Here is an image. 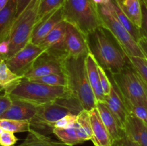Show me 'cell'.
<instances>
[{
  "label": "cell",
  "instance_id": "cell-1",
  "mask_svg": "<svg viewBox=\"0 0 147 146\" xmlns=\"http://www.w3.org/2000/svg\"><path fill=\"white\" fill-rule=\"evenodd\" d=\"M90 52L106 71L114 74L130 63L129 58L111 34L103 27L88 37Z\"/></svg>",
  "mask_w": 147,
  "mask_h": 146
},
{
  "label": "cell",
  "instance_id": "cell-2",
  "mask_svg": "<svg viewBox=\"0 0 147 146\" xmlns=\"http://www.w3.org/2000/svg\"><path fill=\"white\" fill-rule=\"evenodd\" d=\"M86 56L73 57L67 55L62 59L61 64L67 87L79 100L83 110L90 111L96 107L97 100L88 77Z\"/></svg>",
  "mask_w": 147,
  "mask_h": 146
},
{
  "label": "cell",
  "instance_id": "cell-3",
  "mask_svg": "<svg viewBox=\"0 0 147 146\" xmlns=\"http://www.w3.org/2000/svg\"><path fill=\"white\" fill-rule=\"evenodd\" d=\"M83 110L80 102L75 97H60L38 106L37 113L30 120L31 129L44 135L53 133L57 120L67 115H78Z\"/></svg>",
  "mask_w": 147,
  "mask_h": 146
},
{
  "label": "cell",
  "instance_id": "cell-4",
  "mask_svg": "<svg viewBox=\"0 0 147 146\" xmlns=\"http://www.w3.org/2000/svg\"><path fill=\"white\" fill-rule=\"evenodd\" d=\"M4 94L9 96L11 99L22 100L38 106L60 97H74L66 86L53 87L36 82L24 77L17 84L4 92Z\"/></svg>",
  "mask_w": 147,
  "mask_h": 146
},
{
  "label": "cell",
  "instance_id": "cell-5",
  "mask_svg": "<svg viewBox=\"0 0 147 146\" xmlns=\"http://www.w3.org/2000/svg\"><path fill=\"white\" fill-rule=\"evenodd\" d=\"M62 11L65 21L87 37L102 27L98 6L93 0H65Z\"/></svg>",
  "mask_w": 147,
  "mask_h": 146
},
{
  "label": "cell",
  "instance_id": "cell-6",
  "mask_svg": "<svg viewBox=\"0 0 147 146\" xmlns=\"http://www.w3.org/2000/svg\"><path fill=\"white\" fill-rule=\"evenodd\" d=\"M98 6L102 27L111 34L126 55L129 57H145L137 42L117 19L110 3L107 5Z\"/></svg>",
  "mask_w": 147,
  "mask_h": 146
},
{
  "label": "cell",
  "instance_id": "cell-7",
  "mask_svg": "<svg viewBox=\"0 0 147 146\" xmlns=\"http://www.w3.org/2000/svg\"><path fill=\"white\" fill-rule=\"evenodd\" d=\"M111 76L120 90L126 107L138 104L147 106V87L131 62L121 71Z\"/></svg>",
  "mask_w": 147,
  "mask_h": 146
},
{
  "label": "cell",
  "instance_id": "cell-8",
  "mask_svg": "<svg viewBox=\"0 0 147 146\" xmlns=\"http://www.w3.org/2000/svg\"><path fill=\"white\" fill-rule=\"evenodd\" d=\"M40 2V0H32L16 19L9 38V53L8 58L30 42L32 33L37 23Z\"/></svg>",
  "mask_w": 147,
  "mask_h": 146
},
{
  "label": "cell",
  "instance_id": "cell-9",
  "mask_svg": "<svg viewBox=\"0 0 147 146\" xmlns=\"http://www.w3.org/2000/svg\"><path fill=\"white\" fill-rule=\"evenodd\" d=\"M46 52L42 46L29 42L25 47L5 60L11 71L24 77L36 60Z\"/></svg>",
  "mask_w": 147,
  "mask_h": 146
},
{
  "label": "cell",
  "instance_id": "cell-10",
  "mask_svg": "<svg viewBox=\"0 0 147 146\" xmlns=\"http://www.w3.org/2000/svg\"><path fill=\"white\" fill-rule=\"evenodd\" d=\"M66 24L65 20L58 23L40 44L47 53L60 60L67 55L65 49Z\"/></svg>",
  "mask_w": 147,
  "mask_h": 146
},
{
  "label": "cell",
  "instance_id": "cell-11",
  "mask_svg": "<svg viewBox=\"0 0 147 146\" xmlns=\"http://www.w3.org/2000/svg\"><path fill=\"white\" fill-rule=\"evenodd\" d=\"M65 49L67 55L73 57L86 56L90 52L87 36L67 22L66 24Z\"/></svg>",
  "mask_w": 147,
  "mask_h": 146
},
{
  "label": "cell",
  "instance_id": "cell-12",
  "mask_svg": "<svg viewBox=\"0 0 147 146\" xmlns=\"http://www.w3.org/2000/svg\"><path fill=\"white\" fill-rule=\"evenodd\" d=\"M61 60L45 52L36 60L24 77L32 80L50 74H63Z\"/></svg>",
  "mask_w": 147,
  "mask_h": 146
},
{
  "label": "cell",
  "instance_id": "cell-13",
  "mask_svg": "<svg viewBox=\"0 0 147 146\" xmlns=\"http://www.w3.org/2000/svg\"><path fill=\"white\" fill-rule=\"evenodd\" d=\"M110 79L111 81V88L110 93L105 97L104 102L106 103L111 113L114 115L124 130L125 123L127 120L128 115H129V112L126 105L124 99L111 76Z\"/></svg>",
  "mask_w": 147,
  "mask_h": 146
},
{
  "label": "cell",
  "instance_id": "cell-14",
  "mask_svg": "<svg viewBox=\"0 0 147 146\" xmlns=\"http://www.w3.org/2000/svg\"><path fill=\"white\" fill-rule=\"evenodd\" d=\"M9 108L0 117V119L16 120H31L36 115L38 105L19 99H11Z\"/></svg>",
  "mask_w": 147,
  "mask_h": 146
},
{
  "label": "cell",
  "instance_id": "cell-15",
  "mask_svg": "<svg viewBox=\"0 0 147 146\" xmlns=\"http://www.w3.org/2000/svg\"><path fill=\"white\" fill-rule=\"evenodd\" d=\"M62 7L36 24L32 33L30 42L40 45L58 23L64 20Z\"/></svg>",
  "mask_w": 147,
  "mask_h": 146
},
{
  "label": "cell",
  "instance_id": "cell-16",
  "mask_svg": "<svg viewBox=\"0 0 147 146\" xmlns=\"http://www.w3.org/2000/svg\"><path fill=\"white\" fill-rule=\"evenodd\" d=\"M88 112L93 134L90 140L95 146H111V138L97 107H95Z\"/></svg>",
  "mask_w": 147,
  "mask_h": 146
},
{
  "label": "cell",
  "instance_id": "cell-17",
  "mask_svg": "<svg viewBox=\"0 0 147 146\" xmlns=\"http://www.w3.org/2000/svg\"><path fill=\"white\" fill-rule=\"evenodd\" d=\"M53 133L57 136L60 141L70 146L91 140V137L83 130L78 120L73 127L69 128H54Z\"/></svg>",
  "mask_w": 147,
  "mask_h": 146
},
{
  "label": "cell",
  "instance_id": "cell-18",
  "mask_svg": "<svg viewBox=\"0 0 147 146\" xmlns=\"http://www.w3.org/2000/svg\"><path fill=\"white\" fill-rule=\"evenodd\" d=\"M96 107L100 113V117L108 132L109 133L112 143L116 140L121 138L125 135L124 130L114 115L109 110L106 103L103 102H97Z\"/></svg>",
  "mask_w": 147,
  "mask_h": 146
},
{
  "label": "cell",
  "instance_id": "cell-19",
  "mask_svg": "<svg viewBox=\"0 0 147 146\" xmlns=\"http://www.w3.org/2000/svg\"><path fill=\"white\" fill-rule=\"evenodd\" d=\"M17 0H9L6 7L0 11V42L8 40L17 19Z\"/></svg>",
  "mask_w": 147,
  "mask_h": 146
},
{
  "label": "cell",
  "instance_id": "cell-20",
  "mask_svg": "<svg viewBox=\"0 0 147 146\" xmlns=\"http://www.w3.org/2000/svg\"><path fill=\"white\" fill-rule=\"evenodd\" d=\"M124 132L139 146H147V124L133 114L128 115Z\"/></svg>",
  "mask_w": 147,
  "mask_h": 146
},
{
  "label": "cell",
  "instance_id": "cell-21",
  "mask_svg": "<svg viewBox=\"0 0 147 146\" xmlns=\"http://www.w3.org/2000/svg\"><path fill=\"white\" fill-rule=\"evenodd\" d=\"M86 69H87L88 77L89 83H90L91 88L94 93L97 102H105V96L100 84V76H99L98 70L97 60L95 58L94 55L90 52L86 56Z\"/></svg>",
  "mask_w": 147,
  "mask_h": 146
},
{
  "label": "cell",
  "instance_id": "cell-22",
  "mask_svg": "<svg viewBox=\"0 0 147 146\" xmlns=\"http://www.w3.org/2000/svg\"><path fill=\"white\" fill-rule=\"evenodd\" d=\"M17 146H70L61 141L53 140L45 135L30 129L24 141Z\"/></svg>",
  "mask_w": 147,
  "mask_h": 146
},
{
  "label": "cell",
  "instance_id": "cell-23",
  "mask_svg": "<svg viewBox=\"0 0 147 146\" xmlns=\"http://www.w3.org/2000/svg\"><path fill=\"white\" fill-rule=\"evenodd\" d=\"M117 2L129 19L140 29L142 19V4L140 0H117Z\"/></svg>",
  "mask_w": 147,
  "mask_h": 146
},
{
  "label": "cell",
  "instance_id": "cell-24",
  "mask_svg": "<svg viewBox=\"0 0 147 146\" xmlns=\"http://www.w3.org/2000/svg\"><path fill=\"white\" fill-rule=\"evenodd\" d=\"M110 5L113 9V12L116 14V17L119 20L122 25L128 30L131 35L132 36L134 39L138 42L139 39L142 37V34L141 33L140 29L138 28L130 19L129 17L126 16V14L123 12V10L120 7L117 2V0H111L110 2Z\"/></svg>",
  "mask_w": 147,
  "mask_h": 146
},
{
  "label": "cell",
  "instance_id": "cell-25",
  "mask_svg": "<svg viewBox=\"0 0 147 146\" xmlns=\"http://www.w3.org/2000/svg\"><path fill=\"white\" fill-rule=\"evenodd\" d=\"M23 77L17 75L11 71L5 60L0 61V92L7 91L17 84Z\"/></svg>",
  "mask_w": 147,
  "mask_h": 146
},
{
  "label": "cell",
  "instance_id": "cell-26",
  "mask_svg": "<svg viewBox=\"0 0 147 146\" xmlns=\"http://www.w3.org/2000/svg\"><path fill=\"white\" fill-rule=\"evenodd\" d=\"M65 1V0H40L36 24L41 21L50 14L61 8Z\"/></svg>",
  "mask_w": 147,
  "mask_h": 146
},
{
  "label": "cell",
  "instance_id": "cell-27",
  "mask_svg": "<svg viewBox=\"0 0 147 146\" xmlns=\"http://www.w3.org/2000/svg\"><path fill=\"white\" fill-rule=\"evenodd\" d=\"M0 127L4 131L14 133L29 132L31 129L30 123L28 120H16L9 119H0Z\"/></svg>",
  "mask_w": 147,
  "mask_h": 146
},
{
  "label": "cell",
  "instance_id": "cell-28",
  "mask_svg": "<svg viewBox=\"0 0 147 146\" xmlns=\"http://www.w3.org/2000/svg\"><path fill=\"white\" fill-rule=\"evenodd\" d=\"M32 81L42 83L47 85L57 87V86H66V79L63 74H50L42 77L34 79ZM67 87V86H66Z\"/></svg>",
  "mask_w": 147,
  "mask_h": 146
},
{
  "label": "cell",
  "instance_id": "cell-29",
  "mask_svg": "<svg viewBox=\"0 0 147 146\" xmlns=\"http://www.w3.org/2000/svg\"><path fill=\"white\" fill-rule=\"evenodd\" d=\"M129 61L147 87V60L145 57H129Z\"/></svg>",
  "mask_w": 147,
  "mask_h": 146
},
{
  "label": "cell",
  "instance_id": "cell-30",
  "mask_svg": "<svg viewBox=\"0 0 147 146\" xmlns=\"http://www.w3.org/2000/svg\"><path fill=\"white\" fill-rule=\"evenodd\" d=\"M129 113L133 114L147 124V106L144 104H131L127 106Z\"/></svg>",
  "mask_w": 147,
  "mask_h": 146
},
{
  "label": "cell",
  "instance_id": "cell-31",
  "mask_svg": "<svg viewBox=\"0 0 147 146\" xmlns=\"http://www.w3.org/2000/svg\"><path fill=\"white\" fill-rule=\"evenodd\" d=\"M98 70L100 84H101L103 93H104L105 96H107L110 93L111 88V81L110 77L106 74V70L103 67H100L99 64L98 66Z\"/></svg>",
  "mask_w": 147,
  "mask_h": 146
},
{
  "label": "cell",
  "instance_id": "cell-32",
  "mask_svg": "<svg viewBox=\"0 0 147 146\" xmlns=\"http://www.w3.org/2000/svg\"><path fill=\"white\" fill-rule=\"evenodd\" d=\"M76 122H77V115H67L55 123L54 128H69L73 127Z\"/></svg>",
  "mask_w": 147,
  "mask_h": 146
},
{
  "label": "cell",
  "instance_id": "cell-33",
  "mask_svg": "<svg viewBox=\"0 0 147 146\" xmlns=\"http://www.w3.org/2000/svg\"><path fill=\"white\" fill-rule=\"evenodd\" d=\"M18 141V138L14 133L4 131L0 135V146H14Z\"/></svg>",
  "mask_w": 147,
  "mask_h": 146
},
{
  "label": "cell",
  "instance_id": "cell-34",
  "mask_svg": "<svg viewBox=\"0 0 147 146\" xmlns=\"http://www.w3.org/2000/svg\"><path fill=\"white\" fill-rule=\"evenodd\" d=\"M142 4V26H141V33L142 36L147 39V5L143 0H140Z\"/></svg>",
  "mask_w": 147,
  "mask_h": 146
},
{
  "label": "cell",
  "instance_id": "cell-35",
  "mask_svg": "<svg viewBox=\"0 0 147 146\" xmlns=\"http://www.w3.org/2000/svg\"><path fill=\"white\" fill-rule=\"evenodd\" d=\"M111 146H139L131 137L125 133L121 138L116 140L112 143Z\"/></svg>",
  "mask_w": 147,
  "mask_h": 146
},
{
  "label": "cell",
  "instance_id": "cell-36",
  "mask_svg": "<svg viewBox=\"0 0 147 146\" xmlns=\"http://www.w3.org/2000/svg\"><path fill=\"white\" fill-rule=\"evenodd\" d=\"M12 100L7 94H0V117L8 110L11 106Z\"/></svg>",
  "mask_w": 147,
  "mask_h": 146
},
{
  "label": "cell",
  "instance_id": "cell-37",
  "mask_svg": "<svg viewBox=\"0 0 147 146\" xmlns=\"http://www.w3.org/2000/svg\"><path fill=\"white\" fill-rule=\"evenodd\" d=\"M9 53V42L8 40L0 42V61L6 60Z\"/></svg>",
  "mask_w": 147,
  "mask_h": 146
},
{
  "label": "cell",
  "instance_id": "cell-38",
  "mask_svg": "<svg viewBox=\"0 0 147 146\" xmlns=\"http://www.w3.org/2000/svg\"><path fill=\"white\" fill-rule=\"evenodd\" d=\"M32 0H17V17L24 11L26 7L30 4Z\"/></svg>",
  "mask_w": 147,
  "mask_h": 146
},
{
  "label": "cell",
  "instance_id": "cell-39",
  "mask_svg": "<svg viewBox=\"0 0 147 146\" xmlns=\"http://www.w3.org/2000/svg\"><path fill=\"white\" fill-rule=\"evenodd\" d=\"M138 44H139L142 51L143 52L145 58L147 60V39L142 36L138 41Z\"/></svg>",
  "mask_w": 147,
  "mask_h": 146
},
{
  "label": "cell",
  "instance_id": "cell-40",
  "mask_svg": "<svg viewBox=\"0 0 147 146\" xmlns=\"http://www.w3.org/2000/svg\"><path fill=\"white\" fill-rule=\"evenodd\" d=\"M97 5H107L111 0H93Z\"/></svg>",
  "mask_w": 147,
  "mask_h": 146
},
{
  "label": "cell",
  "instance_id": "cell-41",
  "mask_svg": "<svg viewBox=\"0 0 147 146\" xmlns=\"http://www.w3.org/2000/svg\"><path fill=\"white\" fill-rule=\"evenodd\" d=\"M9 0H0V11L2 10L8 3Z\"/></svg>",
  "mask_w": 147,
  "mask_h": 146
},
{
  "label": "cell",
  "instance_id": "cell-42",
  "mask_svg": "<svg viewBox=\"0 0 147 146\" xmlns=\"http://www.w3.org/2000/svg\"><path fill=\"white\" fill-rule=\"evenodd\" d=\"M4 130H3V129L2 128H1V127H0V135H1V133H3V132H4Z\"/></svg>",
  "mask_w": 147,
  "mask_h": 146
},
{
  "label": "cell",
  "instance_id": "cell-43",
  "mask_svg": "<svg viewBox=\"0 0 147 146\" xmlns=\"http://www.w3.org/2000/svg\"><path fill=\"white\" fill-rule=\"evenodd\" d=\"M143 1H144V2H145V4H146V5H147V0H143Z\"/></svg>",
  "mask_w": 147,
  "mask_h": 146
},
{
  "label": "cell",
  "instance_id": "cell-44",
  "mask_svg": "<svg viewBox=\"0 0 147 146\" xmlns=\"http://www.w3.org/2000/svg\"><path fill=\"white\" fill-rule=\"evenodd\" d=\"M119 1H121V0H119Z\"/></svg>",
  "mask_w": 147,
  "mask_h": 146
}]
</instances>
